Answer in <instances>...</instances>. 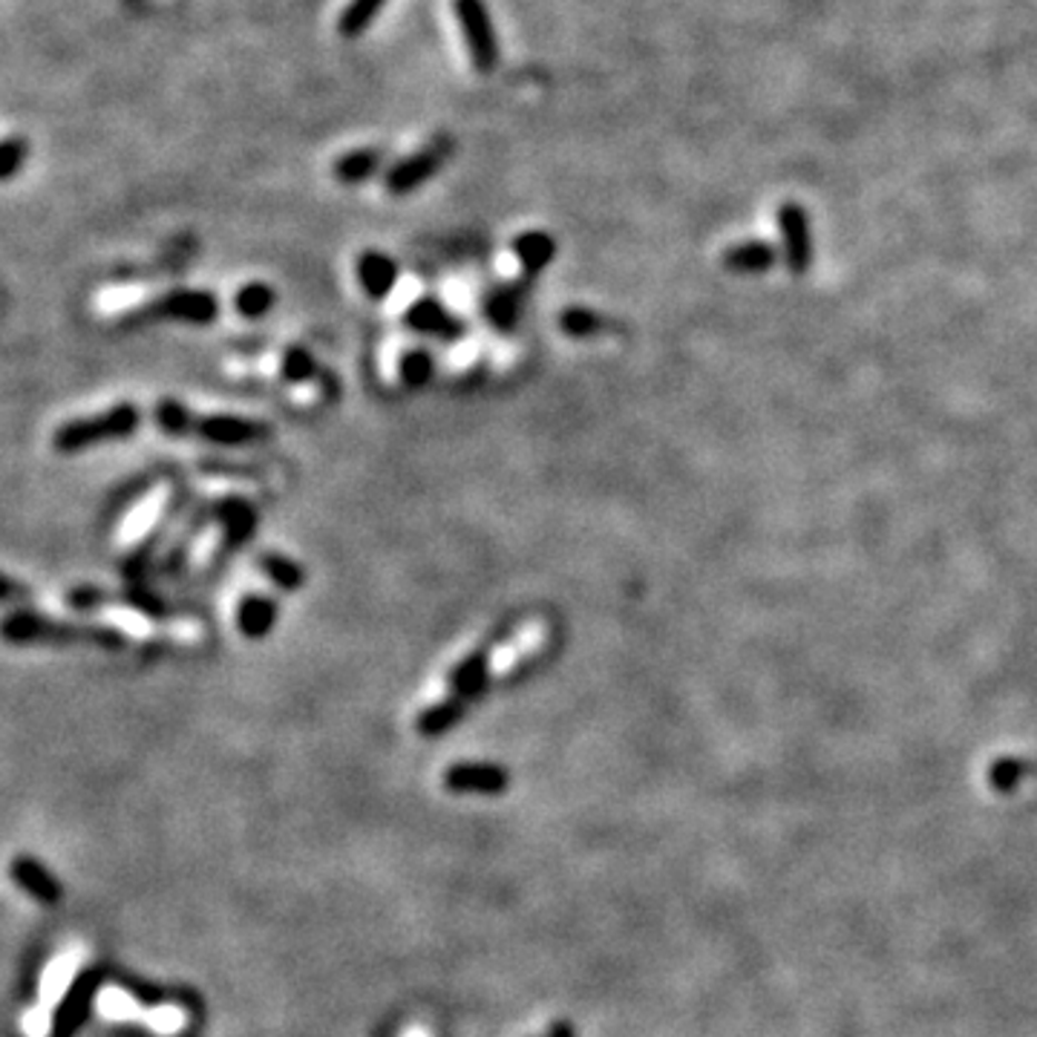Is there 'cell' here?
<instances>
[{"instance_id": "cell-5", "label": "cell", "mask_w": 1037, "mask_h": 1037, "mask_svg": "<svg viewBox=\"0 0 1037 1037\" xmlns=\"http://www.w3.org/2000/svg\"><path fill=\"white\" fill-rule=\"evenodd\" d=\"M456 141L450 133H439V136H432L424 147H418L412 154H407L404 159H398L395 165L387 167V174H383V188L387 194L392 196H407L412 190H418L421 185L432 179V176L439 174L441 167L447 165V159L453 156Z\"/></svg>"}, {"instance_id": "cell-8", "label": "cell", "mask_w": 1037, "mask_h": 1037, "mask_svg": "<svg viewBox=\"0 0 1037 1037\" xmlns=\"http://www.w3.org/2000/svg\"><path fill=\"white\" fill-rule=\"evenodd\" d=\"M781 243H784V263L790 274H808L813 265V234H810V216L799 203H784L779 208Z\"/></svg>"}, {"instance_id": "cell-24", "label": "cell", "mask_w": 1037, "mask_h": 1037, "mask_svg": "<svg viewBox=\"0 0 1037 1037\" xmlns=\"http://www.w3.org/2000/svg\"><path fill=\"white\" fill-rule=\"evenodd\" d=\"M398 372H401V381H404L407 387L418 390V387H427V383L432 381V375H436V361H432V355L427 349H412V352H407V355L401 358Z\"/></svg>"}, {"instance_id": "cell-17", "label": "cell", "mask_w": 1037, "mask_h": 1037, "mask_svg": "<svg viewBox=\"0 0 1037 1037\" xmlns=\"http://www.w3.org/2000/svg\"><path fill=\"white\" fill-rule=\"evenodd\" d=\"M775 260H779V251H775L773 245L764 243V239H750V243L730 245V248L724 251L721 263H724L726 272L761 274L770 272L775 265Z\"/></svg>"}, {"instance_id": "cell-12", "label": "cell", "mask_w": 1037, "mask_h": 1037, "mask_svg": "<svg viewBox=\"0 0 1037 1037\" xmlns=\"http://www.w3.org/2000/svg\"><path fill=\"white\" fill-rule=\"evenodd\" d=\"M355 272H358V283H361V288L366 292V297L387 300L392 294V288H395L401 268H398V263L390 257V254L370 248V251H363L361 257H358Z\"/></svg>"}, {"instance_id": "cell-27", "label": "cell", "mask_w": 1037, "mask_h": 1037, "mask_svg": "<svg viewBox=\"0 0 1037 1037\" xmlns=\"http://www.w3.org/2000/svg\"><path fill=\"white\" fill-rule=\"evenodd\" d=\"M101 1009L107 1011V1015H112V1011H116V1015H130L133 1011V1002L127 1000V997H121V995H105L101 997Z\"/></svg>"}, {"instance_id": "cell-21", "label": "cell", "mask_w": 1037, "mask_h": 1037, "mask_svg": "<svg viewBox=\"0 0 1037 1037\" xmlns=\"http://www.w3.org/2000/svg\"><path fill=\"white\" fill-rule=\"evenodd\" d=\"M522 300H525V286H501L496 288L493 294H488V303H485V312H488L490 323L501 332H510V329L519 323V314H522Z\"/></svg>"}, {"instance_id": "cell-20", "label": "cell", "mask_w": 1037, "mask_h": 1037, "mask_svg": "<svg viewBox=\"0 0 1037 1037\" xmlns=\"http://www.w3.org/2000/svg\"><path fill=\"white\" fill-rule=\"evenodd\" d=\"M559 329H562L568 337H579V341H585V337H597V334L614 332V329H620V326H617V321H612V317H606V314L594 312V309L568 306L562 314H559Z\"/></svg>"}, {"instance_id": "cell-10", "label": "cell", "mask_w": 1037, "mask_h": 1037, "mask_svg": "<svg viewBox=\"0 0 1037 1037\" xmlns=\"http://www.w3.org/2000/svg\"><path fill=\"white\" fill-rule=\"evenodd\" d=\"M98 982H101V975L96 971H84L72 982H67V995L58 1002L56 1017H52V1037H70L84 1024Z\"/></svg>"}, {"instance_id": "cell-4", "label": "cell", "mask_w": 1037, "mask_h": 1037, "mask_svg": "<svg viewBox=\"0 0 1037 1037\" xmlns=\"http://www.w3.org/2000/svg\"><path fill=\"white\" fill-rule=\"evenodd\" d=\"M3 634H7V640H12V643H47V640L67 643L70 640V643H90V646H98V648L125 646V637H121L119 632H112V628L67 626V623H58V620H43V617H36V614H14V617H9Z\"/></svg>"}, {"instance_id": "cell-23", "label": "cell", "mask_w": 1037, "mask_h": 1037, "mask_svg": "<svg viewBox=\"0 0 1037 1037\" xmlns=\"http://www.w3.org/2000/svg\"><path fill=\"white\" fill-rule=\"evenodd\" d=\"M1031 766L1026 764L1024 759H1000L989 766V773H986V781H989V787L997 790V793H1015L1020 787V781L1029 775Z\"/></svg>"}, {"instance_id": "cell-6", "label": "cell", "mask_w": 1037, "mask_h": 1037, "mask_svg": "<svg viewBox=\"0 0 1037 1037\" xmlns=\"http://www.w3.org/2000/svg\"><path fill=\"white\" fill-rule=\"evenodd\" d=\"M453 14L473 70L479 76H490L499 67V36L488 0H453Z\"/></svg>"}, {"instance_id": "cell-25", "label": "cell", "mask_w": 1037, "mask_h": 1037, "mask_svg": "<svg viewBox=\"0 0 1037 1037\" xmlns=\"http://www.w3.org/2000/svg\"><path fill=\"white\" fill-rule=\"evenodd\" d=\"M280 370H283V378H286V381L306 383V381H312L317 372H321V366H317V361H314L309 349L294 346L283 352V366H280Z\"/></svg>"}, {"instance_id": "cell-11", "label": "cell", "mask_w": 1037, "mask_h": 1037, "mask_svg": "<svg viewBox=\"0 0 1037 1037\" xmlns=\"http://www.w3.org/2000/svg\"><path fill=\"white\" fill-rule=\"evenodd\" d=\"M407 326L415 329L421 334H430V337H439V341H456L464 326L456 317L453 312H447L436 297H421L415 300L407 312Z\"/></svg>"}, {"instance_id": "cell-14", "label": "cell", "mask_w": 1037, "mask_h": 1037, "mask_svg": "<svg viewBox=\"0 0 1037 1037\" xmlns=\"http://www.w3.org/2000/svg\"><path fill=\"white\" fill-rule=\"evenodd\" d=\"M516 260L522 265V277L534 283L537 274H542L554 257H557V239L550 237L548 231H525L510 243Z\"/></svg>"}, {"instance_id": "cell-28", "label": "cell", "mask_w": 1037, "mask_h": 1037, "mask_svg": "<svg viewBox=\"0 0 1037 1037\" xmlns=\"http://www.w3.org/2000/svg\"><path fill=\"white\" fill-rule=\"evenodd\" d=\"M548 1037H574L571 1024H565V1020H557V1024H550Z\"/></svg>"}, {"instance_id": "cell-16", "label": "cell", "mask_w": 1037, "mask_h": 1037, "mask_svg": "<svg viewBox=\"0 0 1037 1037\" xmlns=\"http://www.w3.org/2000/svg\"><path fill=\"white\" fill-rule=\"evenodd\" d=\"M12 879L18 888H23V891L36 899V902H41V906H58V899H61V884H58L56 877L32 857L14 859Z\"/></svg>"}, {"instance_id": "cell-3", "label": "cell", "mask_w": 1037, "mask_h": 1037, "mask_svg": "<svg viewBox=\"0 0 1037 1037\" xmlns=\"http://www.w3.org/2000/svg\"><path fill=\"white\" fill-rule=\"evenodd\" d=\"M139 424H141L139 407L130 404V401H121V404L110 407V410H105V412L72 418V421L61 424L56 430V436H52V447H56L58 453H63V456L81 453V450H90V447H101V444H112V441L130 439L133 432L139 430Z\"/></svg>"}, {"instance_id": "cell-19", "label": "cell", "mask_w": 1037, "mask_h": 1037, "mask_svg": "<svg viewBox=\"0 0 1037 1037\" xmlns=\"http://www.w3.org/2000/svg\"><path fill=\"white\" fill-rule=\"evenodd\" d=\"M387 0H349L346 7L337 14V36L346 41H355L363 32H370L372 23L378 21V14L383 12Z\"/></svg>"}, {"instance_id": "cell-9", "label": "cell", "mask_w": 1037, "mask_h": 1037, "mask_svg": "<svg viewBox=\"0 0 1037 1037\" xmlns=\"http://www.w3.org/2000/svg\"><path fill=\"white\" fill-rule=\"evenodd\" d=\"M444 787L456 795H501L508 793L510 775L499 764H453L444 770Z\"/></svg>"}, {"instance_id": "cell-18", "label": "cell", "mask_w": 1037, "mask_h": 1037, "mask_svg": "<svg viewBox=\"0 0 1037 1037\" xmlns=\"http://www.w3.org/2000/svg\"><path fill=\"white\" fill-rule=\"evenodd\" d=\"M257 568L283 591H300L306 585V568L297 559L280 554V550H263L257 559Z\"/></svg>"}, {"instance_id": "cell-7", "label": "cell", "mask_w": 1037, "mask_h": 1037, "mask_svg": "<svg viewBox=\"0 0 1037 1037\" xmlns=\"http://www.w3.org/2000/svg\"><path fill=\"white\" fill-rule=\"evenodd\" d=\"M147 317L154 321H179L205 326L219 314V300L211 292H196V288H176L162 297H154L145 309Z\"/></svg>"}, {"instance_id": "cell-15", "label": "cell", "mask_w": 1037, "mask_h": 1037, "mask_svg": "<svg viewBox=\"0 0 1037 1037\" xmlns=\"http://www.w3.org/2000/svg\"><path fill=\"white\" fill-rule=\"evenodd\" d=\"M383 165H387V154L381 147H355V150H346L334 159L332 176L341 185H363V182L381 174Z\"/></svg>"}, {"instance_id": "cell-13", "label": "cell", "mask_w": 1037, "mask_h": 1037, "mask_svg": "<svg viewBox=\"0 0 1037 1037\" xmlns=\"http://www.w3.org/2000/svg\"><path fill=\"white\" fill-rule=\"evenodd\" d=\"M280 620V603L265 594H245L237 606V628L248 640H263Z\"/></svg>"}, {"instance_id": "cell-22", "label": "cell", "mask_w": 1037, "mask_h": 1037, "mask_svg": "<svg viewBox=\"0 0 1037 1037\" xmlns=\"http://www.w3.org/2000/svg\"><path fill=\"white\" fill-rule=\"evenodd\" d=\"M274 303H277V294H274V288L268 286V283H248V286L239 288L237 297H234L237 312L243 314V317H248V321L265 317V314L274 309Z\"/></svg>"}, {"instance_id": "cell-26", "label": "cell", "mask_w": 1037, "mask_h": 1037, "mask_svg": "<svg viewBox=\"0 0 1037 1037\" xmlns=\"http://www.w3.org/2000/svg\"><path fill=\"white\" fill-rule=\"evenodd\" d=\"M27 154L29 145L21 136H9V139L3 141V147H0V176H3V182H9L21 170L23 162H27Z\"/></svg>"}, {"instance_id": "cell-2", "label": "cell", "mask_w": 1037, "mask_h": 1037, "mask_svg": "<svg viewBox=\"0 0 1037 1037\" xmlns=\"http://www.w3.org/2000/svg\"><path fill=\"white\" fill-rule=\"evenodd\" d=\"M154 421L165 436L174 439H199L219 447H251L272 439V427L239 415H199L182 407L176 398H162L154 410Z\"/></svg>"}, {"instance_id": "cell-1", "label": "cell", "mask_w": 1037, "mask_h": 1037, "mask_svg": "<svg viewBox=\"0 0 1037 1037\" xmlns=\"http://www.w3.org/2000/svg\"><path fill=\"white\" fill-rule=\"evenodd\" d=\"M510 634H513V626L496 628L488 640H481L479 646L453 668V675L447 681L444 701L427 706V710L418 715L415 730L421 732L424 738H439L447 730H453L461 717L467 715V710L485 695V689L490 686V672H493L490 666H493L496 648L508 640Z\"/></svg>"}]
</instances>
